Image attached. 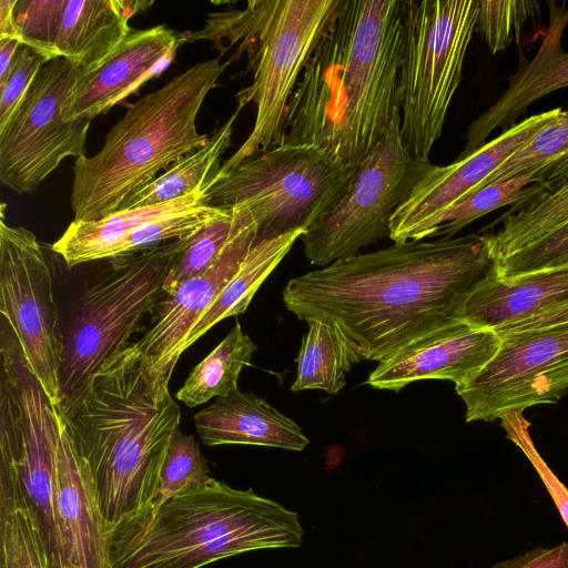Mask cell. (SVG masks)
Masks as SVG:
<instances>
[{"label": "cell", "instance_id": "39", "mask_svg": "<svg viewBox=\"0 0 568 568\" xmlns=\"http://www.w3.org/2000/svg\"><path fill=\"white\" fill-rule=\"evenodd\" d=\"M513 440L521 448L528 457L541 481L544 483L548 494L555 503L564 523L568 528V488L557 478L550 470L542 458L535 449L530 438L524 437V434L514 433Z\"/></svg>", "mask_w": 568, "mask_h": 568}, {"label": "cell", "instance_id": "18", "mask_svg": "<svg viewBox=\"0 0 568 568\" xmlns=\"http://www.w3.org/2000/svg\"><path fill=\"white\" fill-rule=\"evenodd\" d=\"M185 33L166 26L133 30L105 60L81 70L63 108L64 121L92 120L163 72L173 61Z\"/></svg>", "mask_w": 568, "mask_h": 568}, {"label": "cell", "instance_id": "11", "mask_svg": "<svg viewBox=\"0 0 568 568\" xmlns=\"http://www.w3.org/2000/svg\"><path fill=\"white\" fill-rule=\"evenodd\" d=\"M80 72L68 59L48 61L0 129V181L7 187L31 193L65 158L85 155L91 120L64 121L62 114Z\"/></svg>", "mask_w": 568, "mask_h": 568}, {"label": "cell", "instance_id": "26", "mask_svg": "<svg viewBox=\"0 0 568 568\" xmlns=\"http://www.w3.org/2000/svg\"><path fill=\"white\" fill-rule=\"evenodd\" d=\"M304 233L305 231L298 230L275 239L256 241L236 274L226 284L210 310L193 326L183 351L185 352L222 320L244 313L262 283Z\"/></svg>", "mask_w": 568, "mask_h": 568}, {"label": "cell", "instance_id": "8", "mask_svg": "<svg viewBox=\"0 0 568 568\" xmlns=\"http://www.w3.org/2000/svg\"><path fill=\"white\" fill-rule=\"evenodd\" d=\"M478 13L479 0H405L400 138L416 159L429 161L442 135Z\"/></svg>", "mask_w": 568, "mask_h": 568}, {"label": "cell", "instance_id": "43", "mask_svg": "<svg viewBox=\"0 0 568 568\" xmlns=\"http://www.w3.org/2000/svg\"><path fill=\"white\" fill-rule=\"evenodd\" d=\"M20 44L16 38L0 39V84L4 82Z\"/></svg>", "mask_w": 568, "mask_h": 568}, {"label": "cell", "instance_id": "15", "mask_svg": "<svg viewBox=\"0 0 568 568\" xmlns=\"http://www.w3.org/2000/svg\"><path fill=\"white\" fill-rule=\"evenodd\" d=\"M232 234L213 265L202 275L164 293L152 312L149 328L123 351L143 365L156 388H169L186 338L239 271L256 242L257 225L245 205H235Z\"/></svg>", "mask_w": 568, "mask_h": 568}, {"label": "cell", "instance_id": "21", "mask_svg": "<svg viewBox=\"0 0 568 568\" xmlns=\"http://www.w3.org/2000/svg\"><path fill=\"white\" fill-rule=\"evenodd\" d=\"M207 446L241 444L303 450L308 438L291 418L253 393L236 389L194 415Z\"/></svg>", "mask_w": 568, "mask_h": 568}, {"label": "cell", "instance_id": "10", "mask_svg": "<svg viewBox=\"0 0 568 568\" xmlns=\"http://www.w3.org/2000/svg\"><path fill=\"white\" fill-rule=\"evenodd\" d=\"M432 166L407 151L400 130L393 131L355 169L333 207L301 236L305 257L325 267L389 237L394 212Z\"/></svg>", "mask_w": 568, "mask_h": 568}, {"label": "cell", "instance_id": "22", "mask_svg": "<svg viewBox=\"0 0 568 568\" xmlns=\"http://www.w3.org/2000/svg\"><path fill=\"white\" fill-rule=\"evenodd\" d=\"M568 302V265L499 277L496 274L468 297L463 321L498 329Z\"/></svg>", "mask_w": 568, "mask_h": 568}, {"label": "cell", "instance_id": "36", "mask_svg": "<svg viewBox=\"0 0 568 568\" xmlns=\"http://www.w3.org/2000/svg\"><path fill=\"white\" fill-rule=\"evenodd\" d=\"M65 0H18L14 20L18 40L49 61L57 59L55 42Z\"/></svg>", "mask_w": 568, "mask_h": 568}, {"label": "cell", "instance_id": "41", "mask_svg": "<svg viewBox=\"0 0 568 568\" xmlns=\"http://www.w3.org/2000/svg\"><path fill=\"white\" fill-rule=\"evenodd\" d=\"M568 324V302L546 310L525 321L500 327L496 332L500 337L538 332Z\"/></svg>", "mask_w": 568, "mask_h": 568}, {"label": "cell", "instance_id": "16", "mask_svg": "<svg viewBox=\"0 0 568 568\" xmlns=\"http://www.w3.org/2000/svg\"><path fill=\"white\" fill-rule=\"evenodd\" d=\"M561 111L562 108H555L530 115L467 158L445 166L433 165L394 212L389 239L403 243L430 237L446 210L474 195L493 172L556 120Z\"/></svg>", "mask_w": 568, "mask_h": 568}, {"label": "cell", "instance_id": "31", "mask_svg": "<svg viewBox=\"0 0 568 568\" xmlns=\"http://www.w3.org/2000/svg\"><path fill=\"white\" fill-rule=\"evenodd\" d=\"M256 346L239 323L190 373L175 396L187 407L205 404L239 389L242 369L250 365Z\"/></svg>", "mask_w": 568, "mask_h": 568}, {"label": "cell", "instance_id": "24", "mask_svg": "<svg viewBox=\"0 0 568 568\" xmlns=\"http://www.w3.org/2000/svg\"><path fill=\"white\" fill-rule=\"evenodd\" d=\"M209 187L203 186L183 197L149 206L116 211L98 221H72L62 236L52 244L70 267L111 258L118 245L145 223L184 210L206 200Z\"/></svg>", "mask_w": 568, "mask_h": 568}, {"label": "cell", "instance_id": "27", "mask_svg": "<svg viewBox=\"0 0 568 568\" xmlns=\"http://www.w3.org/2000/svg\"><path fill=\"white\" fill-rule=\"evenodd\" d=\"M239 113L236 110L204 145L180 158L163 174L132 194L120 210L164 203L200 187H210L222 165V155L231 145Z\"/></svg>", "mask_w": 568, "mask_h": 568}, {"label": "cell", "instance_id": "30", "mask_svg": "<svg viewBox=\"0 0 568 568\" xmlns=\"http://www.w3.org/2000/svg\"><path fill=\"white\" fill-rule=\"evenodd\" d=\"M531 171L532 183L548 193L568 182V109L493 172L479 190Z\"/></svg>", "mask_w": 568, "mask_h": 568}, {"label": "cell", "instance_id": "5", "mask_svg": "<svg viewBox=\"0 0 568 568\" xmlns=\"http://www.w3.org/2000/svg\"><path fill=\"white\" fill-rule=\"evenodd\" d=\"M230 62H199L174 77L133 103L97 154L75 159L70 196L74 222L119 211L160 171L209 141L197 132V114Z\"/></svg>", "mask_w": 568, "mask_h": 568}, {"label": "cell", "instance_id": "2", "mask_svg": "<svg viewBox=\"0 0 568 568\" xmlns=\"http://www.w3.org/2000/svg\"><path fill=\"white\" fill-rule=\"evenodd\" d=\"M404 8L343 0L288 101L278 144H312L356 169L400 130Z\"/></svg>", "mask_w": 568, "mask_h": 568}, {"label": "cell", "instance_id": "40", "mask_svg": "<svg viewBox=\"0 0 568 568\" xmlns=\"http://www.w3.org/2000/svg\"><path fill=\"white\" fill-rule=\"evenodd\" d=\"M493 568H568V544L536 548L526 554L497 562Z\"/></svg>", "mask_w": 568, "mask_h": 568}, {"label": "cell", "instance_id": "7", "mask_svg": "<svg viewBox=\"0 0 568 568\" xmlns=\"http://www.w3.org/2000/svg\"><path fill=\"white\" fill-rule=\"evenodd\" d=\"M190 235V234H189ZM189 235L110 258V267L82 294L62 336L58 409L67 415L97 374L132 343L164 294L163 285Z\"/></svg>", "mask_w": 568, "mask_h": 568}, {"label": "cell", "instance_id": "3", "mask_svg": "<svg viewBox=\"0 0 568 568\" xmlns=\"http://www.w3.org/2000/svg\"><path fill=\"white\" fill-rule=\"evenodd\" d=\"M62 418L111 532L150 506L180 428V406L169 388L154 387L139 359L122 352Z\"/></svg>", "mask_w": 568, "mask_h": 568}, {"label": "cell", "instance_id": "14", "mask_svg": "<svg viewBox=\"0 0 568 568\" xmlns=\"http://www.w3.org/2000/svg\"><path fill=\"white\" fill-rule=\"evenodd\" d=\"M1 376L16 403L22 454L20 483L40 526L50 568H73L57 516L55 476L62 416L31 369L17 339L0 348Z\"/></svg>", "mask_w": 568, "mask_h": 568}, {"label": "cell", "instance_id": "20", "mask_svg": "<svg viewBox=\"0 0 568 568\" xmlns=\"http://www.w3.org/2000/svg\"><path fill=\"white\" fill-rule=\"evenodd\" d=\"M55 504L72 567L111 568L110 535L95 498L92 478L63 418L58 446Z\"/></svg>", "mask_w": 568, "mask_h": 568}, {"label": "cell", "instance_id": "34", "mask_svg": "<svg viewBox=\"0 0 568 568\" xmlns=\"http://www.w3.org/2000/svg\"><path fill=\"white\" fill-rule=\"evenodd\" d=\"M207 462L192 435L178 428L169 444L161 469L158 490L149 507H158L173 496L206 484Z\"/></svg>", "mask_w": 568, "mask_h": 568}, {"label": "cell", "instance_id": "38", "mask_svg": "<svg viewBox=\"0 0 568 568\" xmlns=\"http://www.w3.org/2000/svg\"><path fill=\"white\" fill-rule=\"evenodd\" d=\"M48 61L36 50L20 44L9 73L0 84V129L11 119L37 74Z\"/></svg>", "mask_w": 568, "mask_h": 568}, {"label": "cell", "instance_id": "28", "mask_svg": "<svg viewBox=\"0 0 568 568\" xmlns=\"http://www.w3.org/2000/svg\"><path fill=\"white\" fill-rule=\"evenodd\" d=\"M0 568H50L36 513L18 471L0 469Z\"/></svg>", "mask_w": 568, "mask_h": 568}, {"label": "cell", "instance_id": "12", "mask_svg": "<svg viewBox=\"0 0 568 568\" xmlns=\"http://www.w3.org/2000/svg\"><path fill=\"white\" fill-rule=\"evenodd\" d=\"M0 220V312L14 332L22 352L58 406L62 334L53 296L52 276L36 235Z\"/></svg>", "mask_w": 568, "mask_h": 568}, {"label": "cell", "instance_id": "4", "mask_svg": "<svg viewBox=\"0 0 568 568\" xmlns=\"http://www.w3.org/2000/svg\"><path fill=\"white\" fill-rule=\"evenodd\" d=\"M109 535L111 568H202L247 551L300 547L305 532L296 511L211 477Z\"/></svg>", "mask_w": 568, "mask_h": 568}, {"label": "cell", "instance_id": "23", "mask_svg": "<svg viewBox=\"0 0 568 568\" xmlns=\"http://www.w3.org/2000/svg\"><path fill=\"white\" fill-rule=\"evenodd\" d=\"M145 0H65L55 42L57 58L90 71L124 41L129 20L152 6Z\"/></svg>", "mask_w": 568, "mask_h": 568}, {"label": "cell", "instance_id": "33", "mask_svg": "<svg viewBox=\"0 0 568 568\" xmlns=\"http://www.w3.org/2000/svg\"><path fill=\"white\" fill-rule=\"evenodd\" d=\"M236 211L202 225L187 237L186 245L178 253L166 274L163 290L170 292L182 282L205 273L225 247L235 223Z\"/></svg>", "mask_w": 568, "mask_h": 568}, {"label": "cell", "instance_id": "35", "mask_svg": "<svg viewBox=\"0 0 568 568\" xmlns=\"http://www.w3.org/2000/svg\"><path fill=\"white\" fill-rule=\"evenodd\" d=\"M540 10L541 3L536 0H479L476 31L496 54L518 40L525 24L538 17Z\"/></svg>", "mask_w": 568, "mask_h": 568}, {"label": "cell", "instance_id": "17", "mask_svg": "<svg viewBox=\"0 0 568 568\" xmlns=\"http://www.w3.org/2000/svg\"><path fill=\"white\" fill-rule=\"evenodd\" d=\"M501 343L496 331L460 321L407 344L379 362L365 384L394 392L423 379H445L458 386L481 372Z\"/></svg>", "mask_w": 568, "mask_h": 568}, {"label": "cell", "instance_id": "19", "mask_svg": "<svg viewBox=\"0 0 568 568\" xmlns=\"http://www.w3.org/2000/svg\"><path fill=\"white\" fill-rule=\"evenodd\" d=\"M548 28L538 51L527 59L521 50L518 69L508 78L505 93L467 129L466 144L458 160L465 159L488 142L494 130L506 131L537 100L568 88V52L561 45L568 26V2L548 0Z\"/></svg>", "mask_w": 568, "mask_h": 568}, {"label": "cell", "instance_id": "32", "mask_svg": "<svg viewBox=\"0 0 568 568\" xmlns=\"http://www.w3.org/2000/svg\"><path fill=\"white\" fill-rule=\"evenodd\" d=\"M532 176L534 171L483 187L446 210L439 216L430 237H454L466 225L494 210L506 205L519 207L542 197L548 191L532 183Z\"/></svg>", "mask_w": 568, "mask_h": 568}, {"label": "cell", "instance_id": "25", "mask_svg": "<svg viewBox=\"0 0 568 568\" xmlns=\"http://www.w3.org/2000/svg\"><path fill=\"white\" fill-rule=\"evenodd\" d=\"M308 329L302 338L297 356V374L293 392L322 389L334 395L346 384V374L361 363L358 347L326 318H307Z\"/></svg>", "mask_w": 568, "mask_h": 568}, {"label": "cell", "instance_id": "37", "mask_svg": "<svg viewBox=\"0 0 568 568\" xmlns=\"http://www.w3.org/2000/svg\"><path fill=\"white\" fill-rule=\"evenodd\" d=\"M568 265V223L539 241L496 264L499 277Z\"/></svg>", "mask_w": 568, "mask_h": 568}, {"label": "cell", "instance_id": "9", "mask_svg": "<svg viewBox=\"0 0 568 568\" xmlns=\"http://www.w3.org/2000/svg\"><path fill=\"white\" fill-rule=\"evenodd\" d=\"M355 169L312 144L281 143L223 175L206 191L209 205H245L256 241L307 231L339 200Z\"/></svg>", "mask_w": 568, "mask_h": 568}, {"label": "cell", "instance_id": "1", "mask_svg": "<svg viewBox=\"0 0 568 568\" xmlns=\"http://www.w3.org/2000/svg\"><path fill=\"white\" fill-rule=\"evenodd\" d=\"M495 274L484 235L407 241L295 277L283 301L300 320L332 321L379 363L463 321L468 297Z\"/></svg>", "mask_w": 568, "mask_h": 568}, {"label": "cell", "instance_id": "13", "mask_svg": "<svg viewBox=\"0 0 568 568\" xmlns=\"http://www.w3.org/2000/svg\"><path fill=\"white\" fill-rule=\"evenodd\" d=\"M501 338L486 367L455 386L466 406L467 423L493 422L555 404L568 393V324Z\"/></svg>", "mask_w": 568, "mask_h": 568}, {"label": "cell", "instance_id": "6", "mask_svg": "<svg viewBox=\"0 0 568 568\" xmlns=\"http://www.w3.org/2000/svg\"><path fill=\"white\" fill-rule=\"evenodd\" d=\"M343 0H252L243 9L210 13L204 27L185 33L186 42L213 41L221 52L237 45L246 53L253 82L236 93L237 109L253 102V130L222 162L212 185L245 160L280 142L288 101L318 40L342 7Z\"/></svg>", "mask_w": 568, "mask_h": 568}, {"label": "cell", "instance_id": "42", "mask_svg": "<svg viewBox=\"0 0 568 568\" xmlns=\"http://www.w3.org/2000/svg\"><path fill=\"white\" fill-rule=\"evenodd\" d=\"M18 0H0V39L17 38L14 7Z\"/></svg>", "mask_w": 568, "mask_h": 568}, {"label": "cell", "instance_id": "29", "mask_svg": "<svg viewBox=\"0 0 568 568\" xmlns=\"http://www.w3.org/2000/svg\"><path fill=\"white\" fill-rule=\"evenodd\" d=\"M497 223H500V227L496 232L483 234L495 264L538 243L568 223V182L540 199L511 207L487 229Z\"/></svg>", "mask_w": 568, "mask_h": 568}]
</instances>
